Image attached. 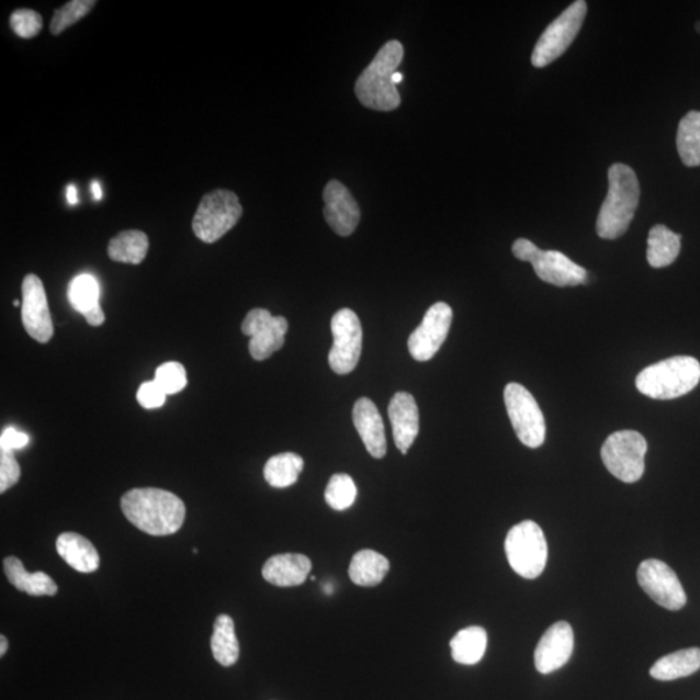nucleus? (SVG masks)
<instances>
[{"instance_id":"nucleus-1","label":"nucleus","mask_w":700,"mask_h":700,"mask_svg":"<svg viewBox=\"0 0 700 700\" xmlns=\"http://www.w3.org/2000/svg\"><path fill=\"white\" fill-rule=\"evenodd\" d=\"M121 510L134 527L147 534L163 538L181 530L185 506L173 493L157 488H137L121 498Z\"/></svg>"},{"instance_id":"nucleus-2","label":"nucleus","mask_w":700,"mask_h":700,"mask_svg":"<svg viewBox=\"0 0 700 700\" xmlns=\"http://www.w3.org/2000/svg\"><path fill=\"white\" fill-rule=\"evenodd\" d=\"M640 182L631 167L613 163L609 170V194L597 221L598 237L618 239L630 227L640 203Z\"/></svg>"},{"instance_id":"nucleus-3","label":"nucleus","mask_w":700,"mask_h":700,"mask_svg":"<svg viewBox=\"0 0 700 700\" xmlns=\"http://www.w3.org/2000/svg\"><path fill=\"white\" fill-rule=\"evenodd\" d=\"M403 60L404 46L398 41H389L379 49L374 60L355 82V95L362 105L382 112L398 109L402 97L392 78Z\"/></svg>"},{"instance_id":"nucleus-4","label":"nucleus","mask_w":700,"mask_h":700,"mask_svg":"<svg viewBox=\"0 0 700 700\" xmlns=\"http://www.w3.org/2000/svg\"><path fill=\"white\" fill-rule=\"evenodd\" d=\"M700 381V363L692 357L678 355L642 370L635 387L650 398L674 399L688 395Z\"/></svg>"},{"instance_id":"nucleus-5","label":"nucleus","mask_w":700,"mask_h":700,"mask_svg":"<svg viewBox=\"0 0 700 700\" xmlns=\"http://www.w3.org/2000/svg\"><path fill=\"white\" fill-rule=\"evenodd\" d=\"M505 552L513 573L533 580L546 567L547 542L541 527L532 520L513 526L506 535Z\"/></svg>"},{"instance_id":"nucleus-6","label":"nucleus","mask_w":700,"mask_h":700,"mask_svg":"<svg viewBox=\"0 0 700 700\" xmlns=\"http://www.w3.org/2000/svg\"><path fill=\"white\" fill-rule=\"evenodd\" d=\"M242 214L237 194L228 190H214L204 195L192 221L196 237L213 245L237 226Z\"/></svg>"},{"instance_id":"nucleus-7","label":"nucleus","mask_w":700,"mask_h":700,"mask_svg":"<svg viewBox=\"0 0 700 700\" xmlns=\"http://www.w3.org/2000/svg\"><path fill=\"white\" fill-rule=\"evenodd\" d=\"M512 253L520 261L531 262L541 281L556 287H575L587 282V270L556 251H542L528 239H518Z\"/></svg>"},{"instance_id":"nucleus-8","label":"nucleus","mask_w":700,"mask_h":700,"mask_svg":"<svg viewBox=\"0 0 700 700\" xmlns=\"http://www.w3.org/2000/svg\"><path fill=\"white\" fill-rule=\"evenodd\" d=\"M647 442L635 431H618L609 436L601 450L607 470L619 481L632 484L645 473Z\"/></svg>"},{"instance_id":"nucleus-9","label":"nucleus","mask_w":700,"mask_h":700,"mask_svg":"<svg viewBox=\"0 0 700 700\" xmlns=\"http://www.w3.org/2000/svg\"><path fill=\"white\" fill-rule=\"evenodd\" d=\"M587 11V2L577 0L546 27L539 42L535 43L532 53L533 67L544 68L567 52L582 31Z\"/></svg>"},{"instance_id":"nucleus-10","label":"nucleus","mask_w":700,"mask_h":700,"mask_svg":"<svg viewBox=\"0 0 700 700\" xmlns=\"http://www.w3.org/2000/svg\"><path fill=\"white\" fill-rule=\"evenodd\" d=\"M505 405L518 439L528 448H540L546 438V424L532 393L518 383L505 388Z\"/></svg>"},{"instance_id":"nucleus-11","label":"nucleus","mask_w":700,"mask_h":700,"mask_svg":"<svg viewBox=\"0 0 700 700\" xmlns=\"http://www.w3.org/2000/svg\"><path fill=\"white\" fill-rule=\"evenodd\" d=\"M334 345L328 363L339 375H347L359 364L362 353V326L360 318L350 309H341L331 320Z\"/></svg>"},{"instance_id":"nucleus-12","label":"nucleus","mask_w":700,"mask_h":700,"mask_svg":"<svg viewBox=\"0 0 700 700\" xmlns=\"http://www.w3.org/2000/svg\"><path fill=\"white\" fill-rule=\"evenodd\" d=\"M637 578L642 590L664 609L678 611L687 605L688 598L682 585L668 564L658 560L642 562Z\"/></svg>"},{"instance_id":"nucleus-13","label":"nucleus","mask_w":700,"mask_h":700,"mask_svg":"<svg viewBox=\"0 0 700 700\" xmlns=\"http://www.w3.org/2000/svg\"><path fill=\"white\" fill-rule=\"evenodd\" d=\"M289 323L284 317L271 316L267 309H253L242 320L241 332L251 338L249 353L256 361H266L284 346Z\"/></svg>"},{"instance_id":"nucleus-14","label":"nucleus","mask_w":700,"mask_h":700,"mask_svg":"<svg viewBox=\"0 0 700 700\" xmlns=\"http://www.w3.org/2000/svg\"><path fill=\"white\" fill-rule=\"evenodd\" d=\"M453 323V311L445 303H438L427 311L420 326L410 335L407 347L414 360L426 362L433 359L444 345L450 326Z\"/></svg>"},{"instance_id":"nucleus-15","label":"nucleus","mask_w":700,"mask_h":700,"mask_svg":"<svg viewBox=\"0 0 700 700\" xmlns=\"http://www.w3.org/2000/svg\"><path fill=\"white\" fill-rule=\"evenodd\" d=\"M23 325L31 337L46 345L54 337V324L49 314L45 287L37 275L27 274L23 281Z\"/></svg>"},{"instance_id":"nucleus-16","label":"nucleus","mask_w":700,"mask_h":700,"mask_svg":"<svg viewBox=\"0 0 700 700\" xmlns=\"http://www.w3.org/2000/svg\"><path fill=\"white\" fill-rule=\"evenodd\" d=\"M574 631L567 621H558L542 635L534 653V666L542 675L566 666L574 653Z\"/></svg>"},{"instance_id":"nucleus-17","label":"nucleus","mask_w":700,"mask_h":700,"mask_svg":"<svg viewBox=\"0 0 700 700\" xmlns=\"http://www.w3.org/2000/svg\"><path fill=\"white\" fill-rule=\"evenodd\" d=\"M325 219L340 237H350L360 224L359 203L339 181H330L324 190Z\"/></svg>"},{"instance_id":"nucleus-18","label":"nucleus","mask_w":700,"mask_h":700,"mask_svg":"<svg viewBox=\"0 0 700 700\" xmlns=\"http://www.w3.org/2000/svg\"><path fill=\"white\" fill-rule=\"evenodd\" d=\"M393 439L399 452L406 454L419 433V410L410 393L397 392L388 406Z\"/></svg>"},{"instance_id":"nucleus-19","label":"nucleus","mask_w":700,"mask_h":700,"mask_svg":"<svg viewBox=\"0 0 700 700\" xmlns=\"http://www.w3.org/2000/svg\"><path fill=\"white\" fill-rule=\"evenodd\" d=\"M353 424L370 455L376 460L384 459L387 454V438H385L383 418L370 398L357 399L353 407Z\"/></svg>"},{"instance_id":"nucleus-20","label":"nucleus","mask_w":700,"mask_h":700,"mask_svg":"<svg viewBox=\"0 0 700 700\" xmlns=\"http://www.w3.org/2000/svg\"><path fill=\"white\" fill-rule=\"evenodd\" d=\"M312 562L303 554H280L271 556L263 564L262 576L280 588L298 587L311 575Z\"/></svg>"},{"instance_id":"nucleus-21","label":"nucleus","mask_w":700,"mask_h":700,"mask_svg":"<svg viewBox=\"0 0 700 700\" xmlns=\"http://www.w3.org/2000/svg\"><path fill=\"white\" fill-rule=\"evenodd\" d=\"M68 298L74 309L81 313L92 327L104 324L105 314L100 306V287L95 276L81 274L70 282Z\"/></svg>"},{"instance_id":"nucleus-22","label":"nucleus","mask_w":700,"mask_h":700,"mask_svg":"<svg viewBox=\"0 0 700 700\" xmlns=\"http://www.w3.org/2000/svg\"><path fill=\"white\" fill-rule=\"evenodd\" d=\"M56 550L64 562L78 573H95L100 566L95 546L81 534L74 532L60 534L56 540Z\"/></svg>"},{"instance_id":"nucleus-23","label":"nucleus","mask_w":700,"mask_h":700,"mask_svg":"<svg viewBox=\"0 0 700 700\" xmlns=\"http://www.w3.org/2000/svg\"><path fill=\"white\" fill-rule=\"evenodd\" d=\"M4 574L9 582L20 591L26 592L29 596L41 597L48 596L53 597L56 595L57 585L45 573H35L29 574L24 567L23 562H21L16 556H9L3 561Z\"/></svg>"},{"instance_id":"nucleus-24","label":"nucleus","mask_w":700,"mask_h":700,"mask_svg":"<svg viewBox=\"0 0 700 700\" xmlns=\"http://www.w3.org/2000/svg\"><path fill=\"white\" fill-rule=\"evenodd\" d=\"M389 568V561L384 555L364 549L354 554L348 574L359 587H376L387 576Z\"/></svg>"},{"instance_id":"nucleus-25","label":"nucleus","mask_w":700,"mask_h":700,"mask_svg":"<svg viewBox=\"0 0 700 700\" xmlns=\"http://www.w3.org/2000/svg\"><path fill=\"white\" fill-rule=\"evenodd\" d=\"M700 669V648L691 647L680 650L656 662L650 675L655 680L673 681L677 678L695 675Z\"/></svg>"},{"instance_id":"nucleus-26","label":"nucleus","mask_w":700,"mask_h":700,"mask_svg":"<svg viewBox=\"0 0 700 700\" xmlns=\"http://www.w3.org/2000/svg\"><path fill=\"white\" fill-rule=\"evenodd\" d=\"M681 251V237L667 226L656 225L650 230L647 240V261L655 269L667 268L674 263Z\"/></svg>"},{"instance_id":"nucleus-27","label":"nucleus","mask_w":700,"mask_h":700,"mask_svg":"<svg viewBox=\"0 0 700 700\" xmlns=\"http://www.w3.org/2000/svg\"><path fill=\"white\" fill-rule=\"evenodd\" d=\"M211 648L214 659L221 666L232 667L239 659L240 646L237 633H235L234 620L226 613L214 621Z\"/></svg>"},{"instance_id":"nucleus-28","label":"nucleus","mask_w":700,"mask_h":700,"mask_svg":"<svg viewBox=\"0 0 700 700\" xmlns=\"http://www.w3.org/2000/svg\"><path fill=\"white\" fill-rule=\"evenodd\" d=\"M487 646L488 634L482 626L464 628L450 641L453 659L464 666H474L481 662Z\"/></svg>"},{"instance_id":"nucleus-29","label":"nucleus","mask_w":700,"mask_h":700,"mask_svg":"<svg viewBox=\"0 0 700 700\" xmlns=\"http://www.w3.org/2000/svg\"><path fill=\"white\" fill-rule=\"evenodd\" d=\"M149 241L145 233L126 230L114 237L109 245L110 259L116 262L139 266L146 259Z\"/></svg>"},{"instance_id":"nucleus-30","label":"nucleus","mask_w":700,"mask_h":700,"mask_svg":"<svg viewBox=\"0 0 700 700\" xmlns=\"http://www.w3.org/2000/svg\"><path fill=\"white\" fill-rule=\"evenodd\" d=\"M304 470V460L295 453H282L267 462L263 468L266 481L273 488H289L298 481Z\"/></svg>"},{"instance_id":"nucleus-31","label":"nucleus","mask_w":700,"mask_h":700,"mask_svg":"<svg viewBox=\"0 0 700 700\" xmlns=\"http://www.w3.org/2000/svg\"><path fill=\"white\" fill-rule=\"evenodd\" d=\"M677 151L687 167L700 166V112L691 111L677 131Z\"/></svg>"},{"instance_id":"nucleus-32","label":"nucleus","mask_w":700,"mask_h":700,"mask_svg":"<svg viewBox=\"0 0 700 700\" xmlns=\"http://www.w3.org/2000/svg\"><path fill=\"white\" fill-rule=\"evenodd\" d=\"M357 498V487L353 478L346 474H337L330 478L325 492V499L331 509L345 511L352 506Z\"/></svg>"},{"instance_id":"nucleus-33","label":"nucleus","mask_w":700,"mask_h":700,"mask_svg":"<svg viewBox=\"0 0 700 700\" xmlns=\"http://www.w3.org/2000/svg\"><path fill=\"white\" fill-rule=\"evenodd\" d=\"M95 5V0H74V2L64 4L61 9L55 11L49 31L54 35L61 34L68 27L82 20L86 14H89Z\"/></svg>"},{"instance_id":"nucleus-34","label":"nucleus","mask_w":700,"mask_h":700,"mask_svg":"<svg viewBox=\"0 0 700 700\" xmlns=\"http://www.w3.org/2000/svg\"><path fill=\"white\" fill-rule=\"evenodd\" d=\"M155 382L160 385L167 395H176L188 385V374H185L182 363L167 362L157 368Z\"/></svg>"},{"instance_id":"nucleus-35","label":"nucleus","mask_w":700,"mask_h":700,"mask_svg":"<svg viewBox=\"0 0 700 700\" xmlns=\"http://www.w3.org/2000/svg\"><path fill=\"white\" fill-rule=\"evenodd\" d=\"M10 25L12 31L21 38H33L39 34L43 20L38 12L33 10H18L11 14Z\"/></svg>"},{"instance_id":"nucleus-36","label":"nucleus","mask_w":700,"mask_h":700,"mask_svg":"<svg viewBox=\"0 0 700 700\" xmlns=\"http://www.w3.org/2000/svg\"><path fill=\"white\" fill-rule=\"evenodd\" d=\"M21 470L14 454L0 450V493H4L18 484Z\"/></svg>"},{"instance_id":"nucleus-37","label":"nucleus","mask_w":700,"mask_h":700,"mask_svg":"<svg viewBox=\"0 0 700 700\" xmlns=\"http://www.w3.org/2000/svg\"><path fill=\"white\" fill-rule=\"evenodd\" d=\"M167 393L155 381L143 383L138 389V403L147 410L159 409L166 404Z\"/></svg>"},{"instance_id":"nucleus-38","label":"nucleus","mask_w":700,"mask_h":700,"mask_svg":"<svg viewBox=\"0 0 700 700\" xmlns=\"http://www.w3.org/2000/svg\"><path fill=\"white\" fill-rule=\"evenodd\" d=\"M29 444V436L18 431L16 428H7L0 436V450L14 453V450L23 449Z\"/></svg>"},{"instance_id":"nucleus-39","label":"nucleus","mask_w":700,"mask_h":700,"mask_svg":"<svg viewBox=\"0 0 700 700\" xmlns=\"http://www.w3.org/2000/svg\"><path fill=\"white\" fill-rule=\"evenodd\" d=\"M67 199L69 204L75 205L78 203V191L75 184H69L67 188Z\"/></svg>"},{"instance_id":"nucleus-40","label":"nucleus","mask_w":700,"mask_h":700,"mask_svg":"<svg viewBox=\"0 0 700 700\" xmlns=\"http://www.w3.org/2000/svg\"><path fill=\"white\" fill-rule=\"evenodd\" d=\"M91 190H92V194H94V199L95 200H100L103 197V192H102V188H100V183L99 182H92L91 184Z\"/></svg>"},{"instance_id":"nucleus-41","label":"nucleus","mask_w":700,"mask_h":700,"mask_svg":"<svg viewBox=\"0 0 700 700\" xmlns=\"http://www.w3.org/2000/svg\"><path fill=\"white\" fill-rule=\"evenodd\" d=\"M7 650H9V640L2 635V637H0V656H4Z\"/></svg>"},{"instance_id":"nucleus-42","label":"nucleus","mask_w":700,"mask_h":700,"mask_svg":"<svg viewBox=\"0 0 700 700\" xmlns=\"http://www.w3.org/2000/svg\"><path fill=\"white\" fill-rule=\"evenodd\" d=\"M392 80H393V83H395L397 86L398 83L403 82L404 76L402 74H398V71H396V74L393 75Z\"/></svg>"},{"instance_id":"nucleus-43","label":"nucleus","mask_w":700,"mask_h":700,"mask_svg":"<svg viewBox=\"0 0 700 700\" xmlns=\"http://www.w3.org/2000/svg\"><path fill=\"white\" fill-rule=\"evenodd\" d=\"M13 305H14V306H20V302H19V300H14Z\"/></svg>"},{"instance_id":"nucleus-44","label":"nucleus","mask_w":700,"mask_h":700,"mask_svg":"<svg viewBox=\"0 0 700 700\" xmlns=\"http://www.w3.org/2000/svg\"><path fill=\"white\" fill-rule=\"evenodd\" d=\"M697 31L700 33V23L697 24Z\"/></svg>"}]
</instances>
